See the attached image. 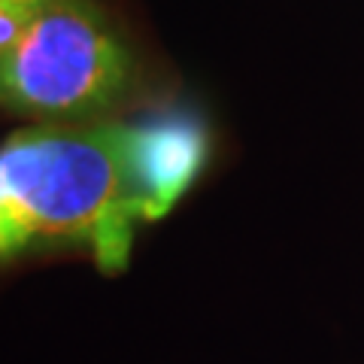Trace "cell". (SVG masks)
<instances>
[{
    "label": "cell",
    "mask_w": 364,
    "mask_h": 364,
    "mask_svg": "<svg viewBox=\"0 0 364 364\" xmlns=\"http://www.w3.org/2000/svg\"><path fill=\"white\" fill-rule=\"evenodd\" d=\"M140 222L155 213L136 122L33 124L0 143V261L79 246L104 273H119Z\"/></svg>",
    "instance_id": "6da1fadb"
},
{
    "label": "cell",
    "mask_w": 364,
    "mask_h": 364,
    "mask_svg": "<svg viewBox=\"0 0 364 364\" xmlns=\"http://www.w3.org/2000/svg\"><path fill=\"white\" fill-rule=\"evenodd\" d=\"M134 85V55L95 0H49L0 52V109L43 124L95 122Z\"/></svg>",
    "instance_id": "7a4b0ae2"
},
{
    "label": "cell",
    "mask_w": 364,
    "mask_h": 364,
    "mask_svg": "<svg viewBox=\"0 0 364 364\" xmlns=\"http://www.w3.org/2000/svg\"><path fill=\"white\" fill-rule=\"evenodd\" d=\"M33 13H37V9H25V6L9 4V0H0V52L9 49V46L25 33Z\"/></svg>",
    "instance_id": "3957f363"
},
{
    "label": "cell",
    "mask_w": 364,
    "mask_h": 364,
    "mask_svg": "<svg viewBox=\"0 0 364 364\" xmlns=\"http://www.w3.org/2000/svg\"><path fill=\"white\" fill-rule=\"evenodd\" d=\"M9 4H16V6H25V9H40L43 4H49V0H9Z\"/></svg>",
    "instance_id": "277c9868"
}]
</instances>
